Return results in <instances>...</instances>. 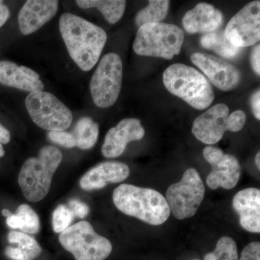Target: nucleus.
I'll return each instance as SVG.
<instances>
[{
    "instance_id": "nucleus-1",
    "label": "nucleus",
    "mask_w": 260,
    "mask_h": 260,
    "mask_svg": "<svg viewBox=\"0 0 260 260\" xmlns=\"http://www.w3.org/2000/svg\"><path fill=\"white\" fill-rule=\"evenodd\" d=\"M59 30L70 57L83 71L97 64L107 41L104 29L88 20L65 13L59 19Z\"/></svg>"
},
{
    "instance_id": "nucleus-2",
    "label": "nucleus",
    "mask_w": 260,
    "mask_h": 260,
    "mask_svg": "<svg viewBox=\"0 0 260 260\" xmlns=\"http://www.w3.org/2000/svg\"><path fill=\"white\" fill-rule=\"evenodd\" d=\"M113 201L123 213L153 225L165 223L170 216L167 200L155 189L122 184L113 192Z\"/></svg>"
},
{
    "instance_id": "nucleus-3",
    "label": "nucleus",
    "mask_w": 260,
    "mask_h": 260,
    "mask_svg": "<svg viewBox=\"0 0 260 260\" xmlns=\"http://www.w3.org/2000/svg\"><path fill=\"white\" fill-rule=\"evenodd\" d=\"M162 80L171 93L198 110L209 107L215 99L211 83L190 66L180 63L171 65L164 71Z\"/></svg>"
},
{
    "instance_id": "nucleus-4",
    "label": "nucleus",
    "mask_w": 260,
    "mask_h": 260,
    "mask_svg": "<svg viewBox=\"0 0 260 260\" xmlns=\"http://www.w3.org/2000/svg\"><path fill=\"white\" fill-rule=\"evenodd\" d=\"M62 154L52 145L43 147L38 157L24 162L18 174V184L24 196L32 203L41 201L50 190L53 176L60 165Z\"/></svg>"
},
{
    "instance_id": "nucleus-5",
    "label": "nucleus",
    "mask_w": 260,
    "mask_h": 260,
    "mask_svg": "<svg viewBox=\"0 0 260 260\" xmlns=\"http://www.w3.org/2000/svg\"><path fill=\"white\" fill-rule=\"evenodd\" d=\"M184 40V32L177 25L149 23L138 29L133 50L140 56L172 59L180 54Z\"/></svg>"
},
{
    "instance_id": "nucleus-6",
    "label": "nucleus",
    "mask_w": 260,
    "mask_h": 260,
    "mask_svg": "<svg viewBox=\"0 0 260 260\" xmlns=\"http://www.w3.org/2000/svg\"><path fill=\"white\" fill-rule=\"evenodd\" d=\"M246 121V114L243 111L230 114L227 105L218 104L194 119L191 132L202 143L213 145L223 138L225 132L237 133L242 130Z\"/></svg>"
},
{
    "instance_id": "nucleus-7",
    "label": "nucleus",
    "mask_w": 260,
    "mask_h": 260,
    "mask_svg": "<svg viewBox=\"0 0 260 260\" xmlns=\"http://www.w3.org/2000/svg\"><path fill=\"white\" fill-rule=\"evenodd\" d=\"M59 240L75 260H104L112 251L110 241L96 234L87 221L78 222L65 229Z\"/></svg>"
},
{
    "instance_id": "nucleus-8",
    "label": "nucleus",
    "mask_w": 260,
    "mask_h": 260,
    "mask_svg": "<svg viewBox=\"0 0 260 260\" xmlns=\"http://www.w3.org/2000/svg\"><path fill=\"white\" fill-rule=\"evenodd\" d=\"M25 107L34 122L42 129L64 131L73 122V113L50 93L41 90L28 94Z\"/></svg>"
},
{
    "instance_id": "nucleus-9",
    "label": "nucleus",
    "mask_w": 260,
    "mask_h": 260,
    "mask_svg": "<svg viewBox=\"0 0 260 260\" xmlns=\"http://www.w3.org/2000/svg\"><path fill=\"white\" fill-rule=\"evenodd\" d=\"M205 191L199 173L191 168L184 172L179 182L168 188L166 200L174 216L184 220L196 214L204 200Z\"/></svg>"
},
{
    "instance_id": "nucleus-10",
    "label": "nucleus",
    "mask_w": 260,
    "mask_h": 260,
    "mask_svg": "<svg viewBox=\"0 0 260 260\" xmlns=\"http://www.w3.org/2000/svg\"><path fill=\"white\" fill-rule=\"evenodd\" d=\"M123 78L121 57L116 53L103 56L90 82V90L98 107L109 108L119 98Z\"/></svg>"
},
{
    "instance_id": "nucleus-11",
    "label": "nucleus",
    "mask_w": 260,
    "mask_h": 260,
    "mask_svg": "<svg viewBox=\"0 0 260 260\" xmlns=\"http://www.w3.org/2000/svg\"><path fill=\"white\" fill-rule=\"evenodd\" d=\"M228 40L236 47H251L259 42L260 2L248 3L234 15L225 30Z\"/></svg>"
},
{
    "instance_id": "nucleus-12",
    "label": "nucleus",
    "mask_w": 260,
    "mask_h": 260,
    "mask_svg": "<svg viewBox=\"0 0 260 260\" xmlns=\"http://www.w3.org/2000/svg\"><path fill=\"white\" fill-rule=\"evenodd\" d=\"M203 156L212 167L206 180L210 189H232L237 186L241 177V167L234 155L225 154L216 147L208 146L203 150Z\"/></svg>"
},
{
    "instance_id": "nucleus-13",
    "label": "nucleus",
    "mask_w": 260,
    "mask_h": 260,
    "mask_svg": "<svg viewBox=\"0 0 260 260\" xmlns=\"http://www.w3.org/2000/svg\"><path fill=\"white\" fill-rule=\"evenodd\" d=\"M191 60L204 73L210 83L223 91L234 90L242 80L240 70L221 58L203 53H194L191 56Z\"/></svg>"
},
{
    "instance_id": "nucleus-14",
    "label": "nucleus",
    "mask_w": 260,
    "mask_h": 260,
    "mask_svg": "<svg viewBox=\"0 0 260 260\" xmlns=\"http://www.w3.org/2000/svg\"><path fill=\"white\" fill-rule=\"evenodd\" d=\"M145 129L141 121L135 118L122 119L117 125L109 130L102 145L104 157L114 158L124 153L128 143L143 139Z\"/></svg>"
},
{
    "instance_id": "nucleus-15",
    "label": "nucleus",
    "mask_w": 260,
    "mask_h": 260,
    "mask_svg": "<svg viewBox=\"0 0 260 260\" xmlns=\"http://www.w3.org/2000/svg\"><path fill=\"white\" fill-rule=\"evenodd\" d=\"M56 0H28L18 14V25L23 35L37 31L51 20L57 13Z\"/></svg>"
},
{
    "instance_id": "nucleus-16",
    "label": "nucleus",
    "mask_w": 260,
    "mask_h": 260,
    "mask_svg": "<svg viewBox=\"0 0 260 260\" xmlns=\"http://www.w3.org/2000/svg\"><path fill=\"white\" fill-rule=\"evenodd\" d=\"M223 13L208 3H199L189 10L182 19L188 34H210L220 29L223 24Z\"/></svg>"
},
{
    "instance_id": "nucleus-17",
    "label": "nucleus",
    "mask_w": 260,
    "mask_h": 260,
    "mask_svg": "<svg viewBox=\"0 0 260 260\" xmlns=\"http://www.w3.org/2000/svg\"><path fill=\"white\" fill-rule=\"evenodd\" d=\"M127 165L118 161L102 162L92 168L84 174L80 181V185L84 190L101 189L109 183L121 182L129 175Z\"/></svg>"
},
{
    "instance_id": "nucleus-18",
    "label": "nucleus",
    "mask_w": 260,
    "mask_h": 260,
    "mask_svg": "<svg viewBox=\"0 0 260 260\" xmlns=\"http://www.w3.org/2000/svg\"><path fill=\"white\" fill-rule=\"evenodd\" d=\"M233 208L239 216L244 230L260 233V190L256 188L242 189L233 199Z\"/></svg>"
},
{
    "instance_id": "nucleus-19",
    "label": "nucleus",
    "mask_w": 260,
    "mask_h": 260,
    "mask_svg": "<svg viewBox=\"0 0 260 260\" xmlns=\"http://www.w3.org/2000/svg\"><path fill=\"white\" fill-rule=\"evenodd\" d=\"M0 84L29 93L41 91L44 88L37 72L10 61H0Z\"/></svg>"
},
{
    "instance_id": "nucleus-20",
    "label": "nucleus",
    "mask_w": 260,
    "mask_h": 260,
    "mask_svg": "<svg viewBox=\"0 0 260 260\" xmlns=\"http://www.w3.org/2000/svg\"><path fill=\"white\" fill-rule=\"evenodd\" d=\"M200 44L205 49L217 53L218 55L228 59L237 58L242 51V48L236 47L228 40L223 30L205 34L200 39Z\"/></svg>"
},
{
    "instance_id": "nucleus-21",
    "label": "nucleus",
    "mask_w": 260,
    "mask_h": 260,
    "mask_svg": "<svg viewBox=\"0 0 260 260\" xmlns=\"http://www.w3.org/2000/svg\"><path fill=\"white\" fill-rule=\"evenodd\" d=\"M76 3L82 9L96 8L108 23L115 24L124 15L126 3L123 0H78Z\"/></svg>"
},
{
    "instance_id": "nucleus-22",
    "label": "nucleus",
    "mask_w": 260,
    "mask_h": 260,
    "mask_svg": "<svg viewBox=\"0 0 260 260\" xmlns=\"http://www.w3.org/2000/svg\"><path fill=\"white\" fill-rule=\"evenodd\" d=\"M71 133L74 137L76 147L82 150H88L96 143L99 125L91 118L85 116L77 121Z\"/></svg>"
},
{
    "instance_id": "nucleus-23",
    "label": "nucleus",
    "mask_w": 260,
    "mask_h": 260,
    "mask_svg": "<svg viewBox=\"0 0 260 260\" xmlns=\"http://www.w3.org/2000/svg\"><path fill=\"white\" fill-rule=\"evenodd\" d=\"M170 2L168 0H150L148 6L142 9L135 17L138 27L149 23H161L169 12Z\"/></svg>"
},
{
    "instance_id": "nucleus-24",
    "label": "nucleus",
    "mask_w": 260,
    "mask_h": 260,
    "mask_svg": "<svg viewBox=\"0 0 260 260\" xmlns=\"http://www.w3.org/2000/svg\"><path fill=\"white\" fill-rule=\"evenodd\" d=\"M8 239L11 244H17L19 249L26 254L29 260L36 259L42 253V248L37 241L25 233L13 231L8 234Z\"/></svg>"
},
{
    "instance_id": "nucleus-25",
    "label": "nucleus",
    "mask_w": 260,
    "mask_h": 260,
    "mask_svg": "<svg viewBox=\"0 0 260 260\" xmlns=\"http://www.w3.org/2000/svg\"><path fill=\"white\" fill-rule=\"evenodd\" d=\"M205 260H239L235 241L229 237L220 238L217 242L215 250L207 254Z\"/></svg>"
},
{
    "instance_id": "nucleus-26",
    "label": "nucleus",
    "mask_w": 260,
    "mask_h": 260,
    "mask_svg": "<svg viewBox=\"0 0 260 260\" xmlns=\"http://www.w3.org/2000/svg\"><path fill=\"white\" fill-rule=\"evenodd\" d=\"M20 230L27 234H37L40 231L41 223L37 213L28 205L23 204L16 210Z\"/></svg>"
},
{
    "instance_id": "nucleus-27",
    "label": "nucleus",
    "mask_w": 260,
    "mask_h": 260,
    "mask_svg": "<svg viewBox=\"0 0 260 260\" xmlns=\"http://www.w3.org/2000/svg\"><path fill=\"white\" fill-rule=\"evenodd\" d=\"M74 215L68 207L65 205H59L54 210L52 215V225L55 233L64 232L65 229L69 227L70 224L73 221Z\"/></svg>"
},
{
    "instance_id": "nucleus-28",
    "label": "nucleus",
    "mask_w": 260,
    "mask_h": 260,
    "mask_svg": "<svg viewBox=\"0 0 260 260\" xmlns=\"http://www.w3.org/2000/svg\"><path fill=\"white\" fill-rule=\"evenodd\" d=\"M48 138L52 143L66 148L76 147L74 137L71 133L65 131H51L48 133Z\"/></svg>"
},
{
    "instance_id": "nucleus-29",
    "label": "nucleus",
    "mask_w": 260,
    "mask_h": 260,
    "mask_svg": "<svg viewBox=\"0 0 260 260\" xmlns=\"http://www.w3.org/2000/svg\"><path fill=\"white\" fill-rule=\"evenodd\" d=\"M239 260H260V243L254 242L246 245Z\"/></svg>"
},
{
    "instance_id": "nucleus-30",
    "label": "nucleus",
    "mask_w": 260,
    "mask_h": 260,
    "mask_svg": "<svg viewBox=\"0 0 260 260\" xmlns=\"http://www.w3.org/2000/svg\"><path fill=\"white\" fill-rule=\"evenodd\" d=\"M70 210L74 215V217H78L79 218H83L86 217L89 213V207L83 202L78 200H71L69 202Z\"/></svg>"
},
{
    "instance_id": "nucleus-31",
    "label": "nucleus",
    "mask_w": 260,
    "mask_h": 260,
    "mask_svg": "<svg viewBox=\"0 0 260 260\" xmlns=\"http://www.w3.org/2000/svg\"><path fill=\"white\" fill-rule=\"evenodd\" d=\"M250 63L251 68L253 71L256 73L258 76L260 75V45L254 47L251 53Z\"/></svg>"
},
{
    "instance_id": "nucleus-32",
    "label": "nucleus",
    "mask_w": 260,
    "mask_h": 260,
    "mask_svg": "<svg viewBox=\"0 0 260 260\" xmlns=\"http://www.w3.org/2000/svg\"><path fill=\"white\" fill-rule=\"evenodd\" d=\"M5 254L13 260H29L28 256L18 246H8L5 249Z\"/></svg>"
},
{
    "instance_id": "nucleus-33",
    "label": "nucleus",
    "mask_w": 260,
    "mask_h": 260,
    "mask_svg": "<svg viewBox=\"0 0 260 260\" xmlns=\"http://www.w3.org/2000/svg\"><path fill=\"white\" fill-rule=\"evenodd\" d=\"M251 107L253 114L256 119H260V90H256L251 96Z\"/></svg>"
},
{
    "instance_id": "nucleus-34",
    "label": "nucleus",
    "mask_w": 260,
    "mask_h": 260,
    "mask_svg": "<svg viewBox=\"0 0 260 260\" xmlns=\"http://www.w3.org/2000/svg\"><path fill=\"white\" fill-rule=\"evenodd\" d=\"M10 16L9 8L3 3V1H0V28L5 25L8 21Z\"/></svg>"
},
{
    "instance_id": "nucleus-35",
    "label": "nucleus",
    "mask_w": 260,
    "mask_h": 260,
    "mask_svg": "<svg viewBox=\"0 0 260 260\" xmlns=\"http://www.w3.org/2000/svg\"><path fill=\"white\" fill-rule=\"evenodd\" d=\"M11 135L9 130L5 127L3 124H0V143L1 144H8L10 141Z\"/></svg>"
},
{
    "instance_id": "nucleus-36",
    "label": "nucleus",
    "mask_w": 260,
    "mask_h": 260,
    "mask_svg": "<svg viewBox=\"0 0 260 260\" xmlns=\"http://www.w3.org/2000/svg\"><path fill=\"white\" fill-rule=\"evenodd\" d=\"M6 222L8 226L11 228V229H20V222H19L18 217L17 216V215L15 213H11L9 216L7 217Z\"/></svg>"
},
{
    "instance_id": "nucleus-37",
    "label": "nucleus",
    "mask_w": 260,
    "mask_h": 260,
    "mask_svg": "<svg viewBox=\"0 0 260 260\" xmlns=\"http://www.w3.org/2000/svg\"><path fill=\"white\" fill-rule=\"evenodd\" d=\"M255 164L256 167L258 168V169H260V153L259 152H258L257 153H256V157H255Z\"/></svg>"
},
{
    "instance_id": "nucleus-38",
    "label": "nucleus",
    "mask_w": 260,
    "mask_h": 260,
    "mask_svg": "<svg viewBox=\"0 0 260 260\" xmlns=\"http://www.w3.org/2000/svg\"><path fill=\"white\" fill-rule=\"evenodd\" d=\"M5 150L4 148H3V145L0 143V158H2V157L4 156L5 155Z\"/></svg>"
},
{
    "instance_id": "nucleus-39",
    "label": "nucleus",
    "mask_w": 260,
    "mask_h": 260,
    "mask_svg": "<svg viewBox=\"0 0 260 260\" xmlns=\"http://www.w3.org/2000/svg\"><path fill=\"white\" fill-rule=\"evenodd\" d=\"M194 260H197V259H194Z\"/></svg>"
}]
</instances>
